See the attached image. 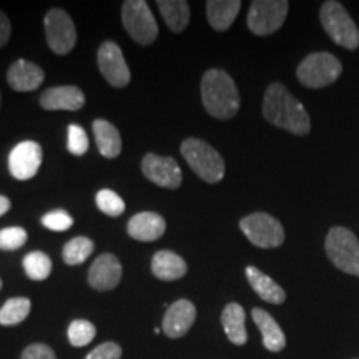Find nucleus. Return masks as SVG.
Masks as SVG:
<instances>
[{"label": "nucleus", "mask_w": 359, "mask_h": 359, "mask_svg": "<svg viewBox=\"0 0 359 359\" xmlns=\"http://www.w3.org/2000/svg\"><path fill=\"white\" fill-rule=\"evenodd\" d=\"M263 116L266 122L293 135H308L311 130V120L303 103L278 82L264 92Z\"/></svg>", "instance_id": "nucleus-1"}, {"label": "nucleus", "mask_w": 359, "mask_h": 359, "mask_svg": "<svg viewBox=\"0 0 359 359\" xmlns=\"http://www.w3.org/2000/svg\"><path fill=\"white\" fill-rule=\"evenodd\" d=\"M201 102L205 110L218 120H230L240 110V93L224 70L212 69L201 79Z\"/></svg>", "instance_id": "nucleus-2"}, {"label": "nucleus", "mask_w": 359, "mask_h": 359, "mask_svg": "<svg viewBox=\"0 0 359 359\" xmlns=\"http://www.w3.org/2000/svg\"><path fill=\"white\" fill-rule=\"evenodd\" d=\"M188 167L206 183H218L224 177V160L215 148L200 138H187L180 147Z\"/></svg>", "instance_id": "nucleus-3"}, {"label": "nucleus", "mask_w": 359, "mask_h": 359, "mask_svg": "<svg viewBox=\"0 0 359 359\" xmlns=\"http://www.w3.org/2000/svg\"><path fill=\"white\" fill-rule=\"evenodd\" d=\"M320 20L326 34L339 47L349 48V50L359 47V30L343 4L336 0H327L323 4Z\"/></svg>", "instance_id": "nucleus-4"}, {"label": "nucleus", "mask_w": 359, "mask_h": 359, "mask_svg": "<svg viewBox=\"0 0 359 359\" xmlns=\"http://www.w3.org/2000/svg\"><path fill=\"white\" fill-rule=\"evenodd\" d=\"M325 248L327 258L336 268L359 278V241L351 230L344 226L331 228Z\"/></svg>", "instance_id": "nucleus-5"}, {"label": "nucleus", "mask_w": 359, "mask_h": 359, "mask_svg": "<svg viewBox=\"0 0 359 359\" xmlns=\"http://www.w3.org/2000/svg\"><path fill=\"white\" fill-rule=\"evenodd\" d=\"M343 74V65L330 52H314L302 60L296 69V77L304 87L323 88L334 83Z\"/></svg>", "instance_id": "nucleus-6"}, {"label": "nucleus", "mask_w": 359, "mask_h": 359, "mask_svg": "<svg viewBox=\"0 0 359 359\" xmlns=\"http://www.w3.org/2000/svg\"><path fill=\"white\" fill-rule=\"evenodd\" d=\"M122 22L125 30L137 43L150 45L158 37V25L145 0L123 2Z\"/></svg>", "instance_id": "nucleus-7"}, {"label": "nucleus", "mask_w": 359, "mask_h": 359, "mask_svg": "<svg viewBox=\"0 0 359 359\" xmlns=\"http://www.w3.org/2000/svg\"><path fill=\"white\" fill-rule=\"evenodd\" d=\"M240 230L258 248H278L285 241V228L268 213H251L240 219Z\"/></svg>", "instance_id": "nucleus-8"}, {"label": "nucleus", "mask_w": 359, "mask_h": 359, "mask_svg": "<svg viewBox=\"0 0 359 359\" xmlns=\"http://www.w3.org/2000/svg\"><path fill=\"white\" fill-rule=\"evenodd\" d=\"M288 11L290 4L286 0H255L246 17V24L255 35H271L285 24Z\"/></svg>", "instance_id": "nucleus-9"}, {"label": "nucleus", "mask_w": 359, "mask_h": 359, "mask_svg": "<svg viewBox=\"0 0 359 359\" xmlns=\"http://www.w3.org/2000/svg\"><path fill=\"white\" fill-rule=\"evenodd\" d=\"M45 37L50 50L57 55H67L77 43V30L74 20L62 8H52L45 15Z\"/></svg>", "instance_id": "nucleus-10"}, {"label": "nucleus", "mask_w": 359, "mask_h": 359, "mask_svg": "<svg viewBox=\"0 0 359 359\" xmlns=\"http://www.w3.org/2000/svg\"><path fill=\"white\" fill-rule=\"evenodd\" d=\"M97 62L103 79H105L111 87L122 88L127 87L130 83L132 74H130V69L127 65V60H125L123 57L122 48H120L115 42L107 40V42H103L100 47H98Z\"/></svg>", "instance_id": "nucleus-11"}, {"label": "nucleus", "mask_w": 359, "mask_h": 359, "mask_svg": "<svg viewBox=\"0 0 359 359\" xmlns=\"http://www.w3.org/2000/svg\"><path fill=\"white\" fill-rule=\"evenodd\" d=\"M43 160L42 147L37 142L25 140L12 148L8 155V172L15 180L27 182L39 173Z\"/></svg>", "instance_id": "nucleus-12"}, {"label": "nucleus", "mask_w": 359, "mask_h": 359, "mask_svg": "<svg viewBox=\"0 0 359 359\" xmlns=\"http://www.w3.org/2000/svg\"><path fill=\"white\" fill-rule=\"evenodd\" d=\"M142 172L147 180L161 188L175 190L182 185L183 173L178 161L172 156H160L155 154H147L142 160Z\"/></svg>", "instance_id": "nucleus-13"}, {"label": "nucleus", "mask_w": 359, "mask_h": 359, "mask_svg": "<svg viewBox=\"0 0 359 359\" xmlns=\"http://www.w3.org/2000/svg\"><path fill=\"white\" fill-rule=\"evenodd\" d=\"M123 268L118 258L111 253H103L88 269V285L97 291H110L118 286Z\"/></svg>", "instance_id": "nucleus-14"}, {"label": "nucleus", "mask_w": 359, "mask_h": 359, "mask_svg": "<svg viewBox=\"0 0 359 359\" xmlns=\"http://www.w3.org/2000/svg\"><path fill=\"white\" fill-rule=\"evenodd\" d=\"M196 320V308L195 304L188 299H178L173 304H170L167 313L163 316V325L161 331L172 339H178L185 336L193 323Z\"/></svg>", "instance_id": "nucleus-15"}, {"label": "nucleus", "mask_w": 359, "mask_h": 359, "mask_svg": "<svg viewBox=\"0 0 359 359\" xmlns=\"http://www.w3.org/2000/svg\"><path fill=\"white\" fill-rule=\"evenodd\" d=\"M40 105L45 110L77 111L85 105V93L75 85L52 87L40 95Z\"/></svg>", "instance_id": "nucleus-16"}, {"label": "nucleus", "mask_w": 359, "mask_h": 359, "mask_svg": "<svg viewBox=\"0 0 359 359\" xmlns=\"http://www.w3.org/2000/svg\"><path fill=\"white\" fill-rule=\"evenodd\" d=\"M45 74L37 64L19 58L7 72V82L15 92H34L43 83Z\"/></svg>", "instance_id": "nucleus-17"}, {"label": "nucleus", "mask_w": 359, "mask_h": 359, "mask_svg": "<svg viewBox=\"0 0 359 359\" xmlns=\"http://www.w3.org/2000/svg\"><path fill=\"white\" fill-rule=\"evenodd\" d=\"M167 230V223L163 217L154 212H142L137 213L128 222L127 231L133 240L138 241H155L163 236Z\"/></svg>", "instance_id": "nucleus-18"}, {"label": "nucleus", "mask_w": 359, "mask_h": 359, "mask_svg": "<svg viewBox=\"0 0 359 359\" xmlns=\"http://www.w3.org/2000/svg\"><path fill=\"white\" fill-rule=\"evenodd\" d=\"M251 316H253V321L257 323L259 333L263 336L264 348L271 353L283 351L286 346V336L283 333V330L276 323L275 318L262 308H253Z\"/></svg>", "instance_id": "nucleus-19"}, {"label": "nucleus", "mask_w": 359, "mask_h": 359, "mask_svg": "<svg viewBox=\"0 0 359 359\" xmlns=\"http://www.w3.org/2000/svg\"><path fill=\"white\" fill-rule=\"evenodd\" d=\"M185 259L168 250H161L151 258V273L161 281H175L187 275Z\"/></svg>", "instance_id": "nucleus-20"}, {"label": "nucleus", "mask_w": 359, "mask_h": 359, "mask_svg": "<svg viewBox=\"0 0 359 359\" xmlns=\"http://www.w3.org/2000/svg\"><path fill=\"white\" fill-rule=\"evenodd\" d=\"M246 280H248L250 286L253 288L263 302L271 303V304H283L286 299L285 290L275 280H271L268 275H264L262 269L257 266H248L246 268Z\"/></svg>", "instance_id": "nucleus-21"}, {"label": "nucleus", "mask_w": 359, "mask_h": 359, "mask_svg": "<svg viewBox=\"0 0 359 359\" xmlns=\"http://www.w3.org/2000/svg\"><path fill=\"white\" fill-rule=\"evenodd\" d=\"M246 313L241 304L230 303L226 304L222 313V325L228 339L236 346H243L248 341V333H246Z\"/></svg>", "instance_id": "nucleus-22"}, {"label": "nucleus", "mask_w": 359, "mask_h": 359, "mask_svg": "<svg viewBox=\"0 0 359 359\" xmlns=\"http://www.w3.org/2000/svg\"><path fill=\"white\" fill-rule=\"evenodd\" d=\"M240 8V0H210L206 2V15H208L210 25L218 32H224L233 25Z\"/></svg>", "instance_id": "nucleus-23"}, {"label": "nucleus", "mask_w": 359, "mask_h": 359, "mask_svg": "<svg viewBox=\"0 0 359 359\" xmlns=\"http://www.w3.org/2000/svg\"><path fill=\"white\" fill-rule=\"evenodd\" d=\"M92 127L98 151L105 158H116L122 151V137L118 130L107 120H95Z\"/></svg>", "instance_id": "nucleus-24"}, {"label": "nucleus", "mask_w": 359, "mask_h": 359, "mask_svg": "<svg viewBox=\"0 0 359 359\" xmlns=\"http://www.w3.org/2000/svg\"><path fill=\"white\" fill-rule=\"evenodd\" d=\"M156 6L172 32H182L190 24V6L185 0H158Z\"/></svg>", "instance_id": "nucleus-25"}, {"label": "nucleus", "mask_w": 359, "mask_h": 359, "mask_svg": "<svg viewBox=\"0 0 359 359\" xmlns=\"http://www.w3.org/2000/svg\"><path fill=\"white\" fill-rule=\"evenodd\" d=\"M30 303L29 298H11L0 308V326H15L29 316Z\"/></svg>", "instance_id": "nucleus-26"}, {"label": "nucleus", "mask_w": 359, "mask_h": 359, "mask_svg": "<svg viewBox=\"0 0 359 359\" xmlns=\"http://www.w3.org/2000/svg\"><path fill=\"white\" fill-rule=\"evenodd\" d=\"M93 248H95V245H93V241L90 238L77 236L64 246L62 257H64V262L67 264L75 266V264H82L85 259H88L90 255L93 253Z\"/></svg>", "instance_id": "nucleus-27"}, {"label": "nucleus", "mask_w": 359, "mask_h": 359, "mask_svg": "<svg viewBox=\"0 0 359 359\" xmlns=\"http://www.w3.org/2000/svg\"><path fill=\"white\" fill-rule=\"evenodd\" d=\"M25 275L34 281H43L52 273V259L43 251H32L24 258Z\"/></svg>", "instance_id": "nucleus-28"}, {"label": "nucleus", "mask_w": 359, "mask_h": 359, "mask_svg": "<svg viewBox=\"0 0 359 359\" xmlns=\"http://www.w3.org/2000/svg\"><path fill=\"white\" fill-rule=\"evenodd\" d=\"M95 334H97V327L87 320L72 321L69 326V331H67L70 344L75 348L87 346V344L92 343L93 338H95Z\"/></svg>", "instance_id": "nucleus-29"}, {"label": "nucleus", "mask_w": 359, "mask_h": 359, "mask_svg": "<svg viewBox=\"0 0 359 359\" xmlns=\"http://www.w3.org/2000/svg\"><path fill=\"white\" fill-rule=\"evenodd\" d=\"M97 206L102 213L109 217H120L125 212V201L111 190H100L97 193Z\"/></svg>", "instance_id": "nucleus-30"}, {"label": "nucleus", "mask_w": 359, "mask_h": 359, "mask_svg": "<svg viewBox=\"0 0 359 359\" xmlns=\"http://www.w3.org/2000/svg\"><path fill=\"white\" fill-rule=\"evenodd\" d=\"M67 148L72 155L82 156L88 150V137L85 130L77 123L69 125V135H67Z\"/></svg>", "instance_id": "nucleus-31"}, {"label": "nucleus", "mask_w": 359, "mask_h": 359, "mask_svg": "<svg viewBox=\"0 0 359 359\" xmlns=\"http://www.w3.org/2000/svg\"><path fill=\"white\" fill-rule=\"evenodd\" d=\"M27 231L20 226H8L0 230V250L13 251L25 245Z\"/></svg>", "instance_id": "nucleus-32"}, {"label": "nucleus", "mask_w": 359, "mask_h": 359, "mask_svg": "<svg viewBox=\"0 0 359 359\" xmlns=\"http://www.w3.org/2000/svg\"><path fill=\"white\" fill-rule=\"evenodd\" d=\"M42 224L52 231H65L72 228L74 218H72L65 210H53V212L43 215Z\"/></svg>", "instance_id": "nucleus-33"}, {"label": "nucleus", "mask_w": 359, "mask_h": 359, "mask_svg": "<svg viewBox=\"0 0 359 359\" xmlns=\"http://www.w3.org/2000/svg\"><path fill=\"white\" fill-rule=\"evenodd\" d=\"M122 358V348L116 343H103L100 346H97L92 353L87 354L85 359H120Z\"/></svg>", "instance_id": "nucleus-34"}, {"label": "nucleus", "mask_w": 359, "mask_h": 359, "mask_svg": "<svg viewBox=\"0 0 359 359\" xmlns=\"http://www.w3.org/2000/svg\"><path fill=\"white\" fill-rule=\"evenodd\" d=\"M20 359H57V356L50 346L42 343H35L27 346L22 351Z\"/></svg>", "instance_id": "nucleus-35"}, {"label": "nucleus", "mask_w": 359, "mask_h": 359, "mask_svg": "<svg viewBox=\"0 0 359 359\" xmlns=\"http://www.w3.org/2000/svg\"><path fill=\"white\" fill-rule=\"evenodd\" d=\"M11 35H12V25H11V20H8V17L0 11V48L6 45L8 40H11Z\"/></svg>", "instance_id": "nucleus-36"}, {"label": "nucleus", "mask_w": 359, "mask_h": 359, "mask_svg": "<svg viewBox=\"0 0 359 359\" xmlns=\"http://www.w3.org/2000/svg\"><path fill=\"white\" fill-rule=\"evenodd\" d=\"M11 206H12L11 200H8L7 196L0 195V217H4V215L8 213V210H11Z\"/></svg>", "instance_id": "nucleus-37"}, {"label": "nucleus", "mask_w": 359, "mask_h": 359, "mask_svg": "<svg viewBox=\"0 0 359 359\" xmlns=\"http://www.w3.org/2000/svg\"><path fill=\"white\" fill-rule=\"evenodd\" d=\"M0 107H2V92H0Z\"/></svg>", "instance_id": "nucleus-38"}, {"label": "nucleus", "mask_w": 359, "mask_h": 359, "mask_svg": "<svg viewBox=\"0 0 359 359\" xmlns=\"http://www.w3.org/2000/svg\"><path fill=\"white\" fill-rule=\"evenodd\" d=\"M0 290H2V280H0Z\"/></svg>", "instance_id": "nucleus-39"}]
</instances>
